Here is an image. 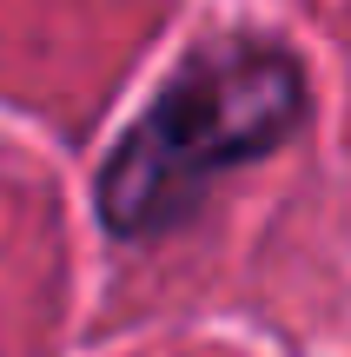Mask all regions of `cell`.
Segmentation results:
<instances>
[{"label":"cell","mask_w":351,"mask_h":357,"mask_svg":"<svg viewBox=\"0 0 351 357\" xmlns=\"http://www.w3.org/2000/svg\"><path fill=\"white\" fill-rule=\"evenodd\" d=\"M305 119V73L265 40H212L172 73L100 172V218L119 238H159L199 212L212 178L265 159Z\"/></svg>","instance_id":"6da1fadb"}]
</instances>
